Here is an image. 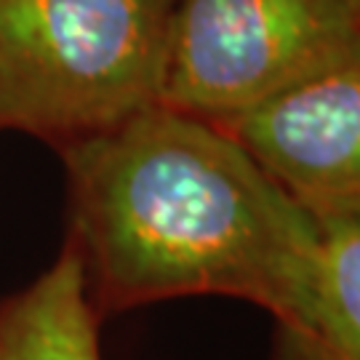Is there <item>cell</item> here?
Instances as JSON below:
<instances>
[{
  "label": "cell",
  "instance_id": "obj_1",
  "mask_svg": "<svg viewBox=\"0 0 360 360\" xmlns=\"http://www.w3.org/2000/svg\"><path fill=\"white\" fill-rule=\"evenodd\" d=\"M65 155L99 312L232 296L285 321L304 302L321 227L217 123L155 104Z\"/></svg>",
  "mask_w": 360,
  "mask_h": 360
},
{
  "label": "cell",
  "instance_id": "obj_2",
  "mask_svg": "<svg viewBox=\"0 0 360 360\" xmlns=\"http://www.w3.org/2000/svg\"><path fill=\"white\" fill-rule=\"evenodd\" d=\"M174 0H0V129L70 142L160 104Z\"/></svg>",
  "mask_w": 360,
  "mask_h": 360
},
{
  "label": "cell",
  "instance_id": "obj_3",
  "mask_svg": "<svg viewBox=\"0 0 360 360\" xmlns=\"http://www.w3.org/2000/svg\"><path fill=\"white\" fill-rule=\"evenodd\" d=\"M358 59L349 0H174L160 104L224 123Z\"/></svg>",
  "mask_w": 360,
  "mask_h": 360
},
{
  "label": "cell",
  "instance_id": "obj_4",
  "mask_svg": "<svg viewBox=\"0 0 360 360\" xmlns=\"http://www.w3.org/2000/svg\"><path fill=\"white\" fill-rule=\"evenodd\" d=\"M318 221H360V59L217 123Z\"/></svg>",
  "mask_w": 360,
  "mask_h": 360
},
{
  "label": "cell",
  "instance_id": "obj_5",
  "mask_svg": "<svg viewBox=\"0 0 360 360\" xmlns=\"http://www.w3.org/2000/svg\"><path fill=\"white\" fill-rule=\"evenodd\" d=\"M0 360H102L99 309L75 245L0 302Z\"/></svg>",
  "mask_w": 360,
  "mask_h": 360
},
{
  "label": "cell",
  "instance_id": "obj_6",
  "mask_svg": "<svg viewBox=\"0 0 360 360\" xmlns=\"http://www.w3.org/2000/svg\"><path fill=\"white\" fill-rule=\"evenodd\" d=\"M321 232L315 281L294 315L275 321L272 360H360V221Z\"/></svg>",
  "mask_w": 360,
  "mask_h": 360
},
{
  "label": "cell",
  "instance_id": "obj_7",
  "mask_svg": "<svg viewBox=\"0 0 360 360\" xmlns=\"http://www.w3.org/2000/svg\"><path fill=\"white\" fill-rule=\"evenodd\" d=\"M352 3V8H355V16H358V25H360V0H349Z\"/></svg>",
  "mask_w": 360,
  "mask_h": 360
}]
</instances>
